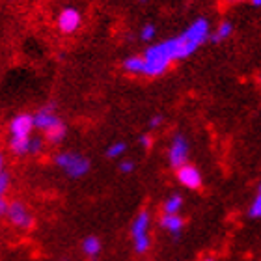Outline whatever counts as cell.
<instances>
[{
  "label": "cell",
  "instance_id": "7",
  "mask_svg": "<svg viewBox=\"0 0 261 261\" xmlns=\"http://www.w3.org/2000/svg\"><path fill=\"white\" fill-rule=\"evenodd\" d=\"M6 218H8V222H10L11 226H15V228H19V229H30L34 226L32 213H30V209L19 200L10 201V209H8Z\"/></svg>",
  "mask_w": 261,
  "mask_h": 261
},
{
  "label": "cell",
  "instance_id": "1",
  "mask_svg": "<svg viewBox=\"0 0 261 261\" xmlns=\"http://www.w3.org/2000/svg\"><path fill=\"white\" fill-rule=\"evenodd\" d=\"M142 56H144V75L146 76H161L170 69V65L174 62L185 60L179 36L149 45Z\"/></svg>",
  "mask_w": 261,
  "mask_h": 261
},
{
  "label": "cell",
  "instance_id": "21",
  "mask_svg": "<svg viewBox=\"0 0 261 261\" xmlns=\"http://www.w3.org/2000/svg\"><path fill=\"white\" fill-rule=\"evenodd\" d=\"M248 217L250 218H261V194H257L256 200L252 201L250 209H248Z\"/></svg>",
  "mask_w": 261,
  "mask_h": 261
},
{
  "label": "cell",
  "instance_id": "6",
  "mask_svg": "<svg viewBox=\"0 0 261 261\" xmlns=\"http://www.w3.org/2000/svg\"><path fill=\"white\" fill-rule=\"evenodd\" d=\"M189 163V140L183 133H177L172 138V144H170L168 149V164L174 170L181 168Z\"/></svg>",
  "mask_w": 261,
  "mask_h": 261
},
{
  "label": "cell",
  "instance_id": "30",
  "mask_svg": "<svg viewBox=\"0 0 261 261\" xmlns=\"http://www.w3.org/2000/svg\"><path fill=\"white\" fill-rule=\"evenodd\" d=\"M259 194H261V185H259Z\"/></svg>",
  "mask_w": 261,
  "mask_h": 261
},
{
  "label": "cell",
  "instance_id": "27",
  "mask_svg": "<svg viewBox=\"0 0 261 261\" xmlns=\"http://www.w3.org/2000/svg\"><path fill=\"white\" fill-rule=\"evenodd\" d=\"M252 6H256V8H261V0H250Z\"/></svg>",
  "mask_w": 261,
  "mask_h": 261
},
{
  "label": "cell",
  "instance_id": "8",
  "mask_svg": "<svg viewBox=\"0 0 261 261\" xmlns=\"http://www.w3.org/2000/svg\"><path fill=\"white\" fill-rule=\"evenodd\" d=\"M82 24V13L81 10H76L73 6L62 8L58 17H56V27L58 32L62 34H75Z\"/></svg>",
  "mask_w": 261,
  "mask_h": 261
},
{
  "label": "cell",
  "instance_id": "29",
  "mask_svg": "<svg viewBox=\"0 0 261 261\" xmlns=\"http://www.w3.org/2000/svg\"><path fill=\"white\" fill-rule=\"evenodd\" d=\"M138 2H140V4H146V2H149V0H138Z\"/></svg>",
  "mask_w": 261,
  "mask_h": 261
},
{
  "label": "cell",
  "instance_id": "24",
  "mask_svg": "<svg viewBox=\"0 0 261 261\" xmlns=\"http://www.w3.org/2000/svg\"><path fill=\"white\" fill-rule=\"evenodd\" d=\"M138 144H140V147H144V149H149V146H151V136L149 135H140L138 136Z\"/></svg>",
  "mask_w": 261,
  "mask_h": 261
},
{
  "label": "cell",
  "instance_id": "5",
  "mask_svg": "<svg viewBox=\"0 0 261 261\" xmlns=\"http://www.w3.org/2000/svg\"><path fill=\"white\" fill-rule=\"evenodd\" d=\"M149 222H151V217H149V211L142 209L135 218H133V224H130V237H133V248L138 256L146 254L151 246V239H149Z\"/></svg>",
  "mask_w": 261,
  "mask_h": 261
},
{
  "label": "cell",
  "instance_id": "15",
  "mask_svg": "<svg viewBox=\"0 0 261 261\" xmlns=\"http://www.w3.org/2000/svg\"><path fill=\"white\" fill-rule=\"evenodd\" d=\"M181 207H183V196L181 194H172L168 196L163 203V213L164 215H179Z\"/></svg>",
  "mask_w": 261,
  "mask_h": 261
},
{
  "label": "cell",
  "instance_id": "11",
  "mask_svg": "<svg viewBox=\"0 0 261 261\" xmlns=\"http://www.w3.org/2000/svg\"><path fill=\"white\" fill-rule=\"evenodd\" d=\"M159 224H161L163 229H166L168 233L174 235V239H177L179 233L183 231V228H185V218L181 217V215H163Z\"/></svg>",
  "mask_w": 261,
  "mask_h": 261
},
{
  "label": "cell",
  "instance_id": "18",
  "mask_svg": "<svg viewBox=\"0 0 261 261\" xmlns=\"http://www.w3.org/2000/svg\"><path fill=\"white\" fill-rule=\"evenodd\" d=\"M155 36H157V27L153 24V22H146L144 27L140 28V41H144V43H151L153 39H155Z\"/></svg>",
  "mask_w": 261,
  "mask_h": 261
},
{
  "label": "cell",
  "instance_id": "22",
  "mask_svg": "<svg viewBox=\"0 0 261 261\" xmlns=\"http://www.w3.org/2000/svg\"><path fill=\"white\" fill-rule=\"evenodd\" d=\"M118 168H120L121 174H125V175L127 174H133V172H135V168H136V163H133L130 159H125V161H121Z\"/></svg>",
  "mask_w": 261,
  "mask_h": 261
},
{
  "label": "cell",
  "instance_id": "4",
  "mask_svg": "<svg viewBox=\"0 0 261 261\" xmlns=\"http://www.w3.org/2000/svg\"><path fill=\"white\" fill-rule=\"evenodd\" d=\"M53 163L64 172L69 179H81L92 170L90 159L84 157L79 151H58L53 159Z\"/></svg>",
  "mask_w": 261,
  "mask_h": 261
},
{
  "label": "cell",
  "instance_id": "20",
  "mask_svg": "<svg viewBox=\"0 0 261 261\" xmlns=\"http://www.w3.org/2000/svg\"><path fill=\"white\" fill-rule=\"evenodd\" d=\"M11 187V175L10 172H0V198H4L6 194H8V191H10Z\"/></svg>",
  "mask_w": 261,
  "mask_h": 261
},
{
  "label": "cell",
  "instance_id": "3",
  "mask_svg": "<svg viewBox=\"0 0 261 261\" xmlns=\"http://www.w3.org/2000/svg\"><path fill=\"white\" fill-rule=\"evenodd\" d=\"M209 36H211V24L205 17H198L196 21H192L185 32L179 34L181 43H183V56L189 58L191 55H194L196 50L209 39Z\"/></svg>",
  "mask_w": 261,
  "mask_h": 261
},
{
  "label": "cell",
  "instance_id": "12",
  "mask_svg": "<svg viewBox=\"0 0 261 261\" xmlns=\"http://www.w3.org/2000/svg\"><path fill=\"white\" fill-rule=\"evenodd\" d=\"M121 67L125 73H130V75H144V56H127L121 62Z\"/></svg>",
  "mask_w": 261,
  "mask_h": 261
},
{
  "label": "cell",
  "instance_id": "25",
  "mask_svg": "<svg viewBox=\"0 0 261 261\" xmlns=\"http://www.w3.org/2000/svg\"><path fill=\"white\" fill-rule=\"evenodd\" d=\"M8 209H10V201L6 198H0V218L8 215Z\"/></svg>",
  "mask_w": 261,
  "mask_h": 261
},
{
  "label": "cell",
  "instance_id": "17",
  "mask_svg": "<svg viewBox=\"0 0 261 261\" xmlns=\"http://www.w3.org/2000/svg\"><path fill=\"white\" fill-rule=\"evenodd\" d=\"M125 151H127L125 142H112V144L105 149V155H107V159H120Z\"/></svg>",
  "mask_w": 261,
  "mask_h": 261
},
{
  "label": "cell",
  "instance_id": "26",
  "mask_svg": "<svg viewBox=\"0 0 261 261\" xmlns=\"http://www.w3.org/2000/svg\"><path fill=\"white\" fill-rule=\"evenodd\" d=\"M4 163H6V159H4V153L0 151V172H4Z\"/></svg>",
  "mask_w": 261,
  "mask_h": 261
},
{
  "label": "cell",
  "instance_id": "23",
  "mask_svg": "<svg viewBox=\"0 0 261 261\" xmlns=\"http://www.w3.org/2000/svg\"><path fill=\"white\" fill-rule=\"evenodd\" d=\"M163 121H164V116L163 114H155L151 118V120H149V123H147V127H149V129H159V127L163 125Z\"/></svg>",
  "mask_w": 261,
  "mask_h": 261
},
{
  "label": "cell",
  "instance_id": "10",
  "mask_svg": "<svg viewBox=\"0 0 261 261\" xmlns=\"http://www.w3.org/2000/svg\"><path fill=\"white\" fill-rule=\"evenodd\" d=\"M175 175H177V181L185 189H191V191H198L201 189V183H203V177H201L200 170L196 168L194 164L187 163L185 166L175 170Z\"/></svg>",
  "mask_w": 261,
  "mask_h": 261
},
{
  "label": "cell",
  "instance_id": "9",
  "mask_svg": "<svg viewBox=\"0 0 261 261\" xmlns=\"http://www.w3.org/2000/svg\"><path fill=\"white\" fill-rule=\"evenodd\" d=\"M62 118L58 114H56L55 110V105H45V107H41V109L34 114V127L38 130H43V133H47V130H50L53 127L60 125L62 123Z\"/></svg>",
  "mask_w": 261,
  "mask_h": 261
},
{
  "label": "cell",
  "instance_id": "2",
  "mask_svg": "<svg viewBox=\"0 0 261 261\" xmlns=\"http://www.w3.org/2000/svg\"><path fill=\"white\" fill-rule=\"evenodd\" d=\"M34 127V114L21 112L15 114L10 121V151L17 157H24L28 155V144L32 138Z\"/></svg>",
  "mask_w": 261,
  "mask_h": 261
},
{
  "label": "cell",
  "instance_id": "28",
  "mask_svg": "<svg viewBox=\"0 0 261 261\" xmlns=\"http://www.w3.org/2000/svg\"><path fill=\"white\" fill-rule=\"evenodd\" d=\"M203 261H217V259H215V257H205Z\"/></svg>",
  "mask_w": 261,
  "mask_h": 261
},
{
  "label": "cell",
  "instance_id": "16",
  "mask_svg": "<svg viewBox=\"0 0 261 261\" xmlns=\"http://www.w3.org/2000/svg\"><path fill=\"white\" fill-rule=\"evenodd\" d=\"M231 34H233V24L229 21H224V22H220L217 30L209 36V39H211V43H220L224 39H228Z\"/></svg>",
  "mask_w": 261,
  "mask_h": 261
},
{
  "label": "cell",
  "instance_id": "19",
  "mask_svg": "<svg viewBox=\"0 0 261 261\" xmlns=\"http://www.w3.org/2000/svg\"><path fill=\"white\" fill-rule=\"evenodd\" d=\"M45 142L43 138H39V136H32L30 138V144H28V155H39V153L45 149Z\"/></svg>",
  "mask_w": 261,
  "mask_h": 261
},
{
  "label": "cell",
  "instance_id": "13",
  "mask_svg": "<svg viewBox=\"0 0 261 261\" xmlns=\"http://www.w3.org/2000/svg\"><path fill=\"white\" fill-rule=\"evenodd\" d=\"M101 248H103L101 239L95 237V235H88L86 239L82 241V252H84L88 257H92V259H95V257L101 254Z\"/></svg>",
  "mask_w": 261,
  "mask_h": 261
},
{
  "label": "cell",
  "instance_id": "14",
  "mask_svg": "<svg viewBox=\"0 0 261 261\" xmlns=\"http://www.w3.org/2000/svg\"><path fill=\"white\" fill-rule=\"evenodd\" d=\"M65 136H67V125H65V121H62L60 125L53 127L50 130L45 133V140L53 144V146H58V144H62L65 140Z\"/></svg>",
  "mask_w": 261,
  "mask_h": 261
}]
</instances>
